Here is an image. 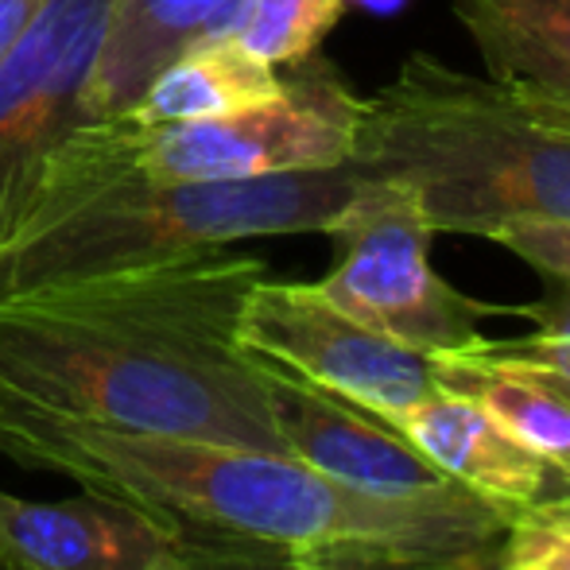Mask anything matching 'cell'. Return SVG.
Segmentation results:
<instances>
[{
  "instance_id": "cell-12",
  "label": "cell",
  "mask_w": 570,
  "mask_h": 570,
  "mask_svg": "<svg viewBox=\"0 0 570 570\" xmlns=\"http://www.w3.org/2000/svg\"><path fill=\"white\" fill-rule=\"evenodd\" d=\"M245 0H117L78 101V125L117 120L175 55L222 36Z\"/></svg>"
},
{
  "instance_id": "cell-17",
  "label": "cell",
  "mask_w": 570,
  "mask_h": 570,
  "mask_svg": "<svg viewBox=\"0 0 570 570\" xmlns=\"http://www.w3.org/2000/svg\"><path fill=\"white\" fill-rule=\"evenodd\" d=\"M342 12L345 0H245L222 36H233L268 67H295L318 51Z\"/></svg>"
},
{
  "instance_id": "cell-20",
  "label": "cell",
  "mask_w": 570,
  "mask_h": 570,
  "mask_svg": "<svg viewBox=\"0 0 570 570\" xmlns=\"http://www.w3.org/2000/svg\"><path fill=\"white\" fill-rule=\"evenodd\" d=\"M179 570H307V559L299 551L272 548V543H253V540H214L198 559H190Z\"/></svg>"
},
{
  "instance_id": "cell-24",
  "label": "cell",
  "mask_w": 570,
  "mask_h": 570,
  "mask_svg": "<svg viewBox=\"0 0 570 570\" xmlns=\"http://www.w3.org/2000/svg\"><path fill=\"white\" fill-rule=\"evenodd\" d=\"M559 106H563V101H559Z\"/></svg>"
},
{
  "instance_id": "cell-4",
  "label": "cell",
  "mask_w": 570,
  "mask_h": 570,
  "mask_svg": "<svg viewBox=\"0 0 570 570\" xmlns=\"http://www.w3.org/2000/svg\"><path fill=\"white\" fill-rule=\"evenodd\" d=\"M368 187L357 159L253 179H114L43 203L0 248V299L229 248L279 233H331Z\"/></svg>"
},
{
  "instance_id": "cell-22",
  "label": "cell",
  "mask_w": 570,
  "mask_h": 570,
  "mask_svg": "<svg viewBox=\"0 0 570 570\" xmlns=\"http://www.w3.org/2000/svg\"><path fill=\"white\" fill-rule=\"evenodd\" d=\"M0 570H36V567H28V563H23V559L8 556V551L0 548Z\"/></svg>"
},
{
  "instance_id": "cell-8",
  "label": "cell",
  "mask_w": 570,
  "mask_h": 570,
  "mask_svg": "<svg viewBox=\"0 0 570 570\" xmlns=\"http://www.w3.org/2000/svg\"><path fill=\"white\" fill-rule=\"evenodd\" d=\"M117 0H43L0 59V248L23 229L70 128Z\"/></svg>"
},
{
  "instance_id": "cell-14",
  "label": "cell",
  "mask_w": 570,
  "mask_h": 570,
  "mask_svg": "<svg viewBox=\"0 0 570 570\" xmlns=\"http://www.w3.org/2000/svg\"><path fill=\"white\" fill-rule=\"evenodd\" d=\"M435 381L439 389L473 400L524 451L543 458L570 489V381L478 357L470 350L435 357Z\"/></svg>"
},
{
  "instance_id": "cell-3",
  "label": "cell",
  "mask_w": 570,
  "mask_h": 570,
  "mask_svg": "<svg viewBox=\"0 0 570 570\" xmlns=\"http://www.w3.org/2000/svg\"><path fill=\"white\" fill-rule=\"evenodd\" d=\"M353 159L435 233L570 226V106L412 55L361 101Z\"/></svg>"
},
{
  "instance_id": "cell-6",
  "label": "cell",
  "mask_w": 570,
  "mask_h": 570,
  "mask_svg": "<svg viewBox=\"0 0 570 570\" xmlns=\"http://www.w3.org/2000/svg\"><path fill=\"white\" fill-rule=\"evenodd\" d=\"M326 237L338 245V264L318 279V292L407 350L462 353L481 342V318L509 315V307H489L446 284L431 264L435 229L373 179Z\"/></svg>"
},
{
  "instance_id": "cell-18",
  "label": "cell",
  "mask_w": 570,
  "mask_h": 570,
  "mask_svg": "<svg viewBox=\"0 0 570 570\" xmlns=\"http://www.w3.org/2000/svg\"><path fill=\"white\" fill-rule=\"evenodd\" d=\"M497 570H570V493L504 517Z\"/></svg>"
},
{
  "instance_id": "cell-21",
  "label": "cell",
  "mask_w": 570,
  "mask_h": 570,
  "mask_svg": "<svg viewBox=\"0 0 570 570\" xmlns=\"http://www.w3.org/2000/svg\"><path fill=\"white\" fill-rule=\"evenodd\" d=\"M39 8H43V0H0V59L12 51V43Z\"/></svg>"
},
{
  "instance_id": "cell-19",
  "label": "cell",
  "mask_w": 570,
  "mask_h": 570,
  "mask_svg": "<svg viewBox=\"0 0 570 570\" xmlns=\"http://www.w3.org/2000/svg\"><path fill=\"white\" fill-rule=\"evenodd\" d=\"M303 559H307V570H497V543L473 551H439V556L334 548V551H311Z\"/></svg>"
},
{
  "instance_id": "cell-9",
  "label": "cell",
  "mask_w": 570,
  "mask_h": 570,
  "mask_svg": "<svg viewBox=\"0 0 570 570\" xmlns=\"http://www.w3.org/2000/svg\"><path fill=\"white\" fill-rule=\"evenodd\" d=\"M222 535L187 532L125 497L23 501L0 489V548L36 570H179Z\"/></svg>"
},
{
  "instance_id": "cell-15",
  "label": "cell",
  "mask_w": 570,
  "mask_h": 570,
  "mask_svg": "<svg viewBox=\"0 0 570 570\" xmlns=\"http://www.w3.org/2000/svg\"><path fill=\"white\" fill-rule=\"evenodd\" d=\"M279 90L284 78L276 75V67L245 51L233 36H210L156 70L125 117L136 125L210 120L276 98Z\"/></svg>"
},
{
  "instance_id": "cell-23",
  "label": "cell",
  "mask_w": 570,
  "mask_h": 570,
  "mask_svg": "<svg viewBox=\"0 0 570 570\" xmlns=\"http://www.w3.org/2000/svg\"><path fill=\"white\" fill-rule=\"evenodd\" d=\"M345 4H365V8H376V12H389V8H396L400 0H345Z\"/></svg>"
},
{
  "instance_id": "cell-1",
  "label": "cell",
  "mask_w": 570,
  "mask_h": 570,
  "mask_svg": "<svg viewBox=\"0 0 570 570\" xmlns=\"http://www.w3.org/2000/svg\"><path fill=\"white\" fill-rule=\"evenodd\" d=\"M264 261L229 248L0 299V400L114 431L287 454L237 318Z\"/></svg>"
},
{
  "instance_id": "cell-10",
  "label": "cell",
  "mask_w": 570,
  "mask_h": 570,
  "mask_svg": "<svg viewBox=\"0 0 570 570\" xmlns=\"http://www.w3.org/2000/svg\"><path fill=\"white\" fill-rule=\"evenodd\" d=\"M261 381L284 451L307 462L311 470L389 497L439 493V489L454 485L381 415L326 389H315L303 376L264 357Z\"/></svg>"
},
{
  "instance_id": "cell-13",
  "label": "cell",
  "mask_w": 570,
  "mask_h": 570,
  "mask_svg": "<svg viewBox=\"0 0 570 570\" xmlns=\"http://www.w3.org/2000/svg\"><path fill=\"white\" fill-rule=\"evenodd\" d=\"M489 78L570 106V0H454Z\"/></svg>"
},
{
  "instance_id": "cell-5",
  "label": "cell",
  "mask_w": 570,
  "mask_h": 570,
  "mask_svg": "<svg viewBox=\"0 0 570 570\" xmlns=\"http://www.w3.org/2000/svg\"><path fill=\"white\" fill-rule=\"evenodd\" d=\"M361 101L331 62H295L268 101L210 120L136 125L128 117L78 125L51 151L36 210L114 179L195 183L307 171L353 159ZM31 210V214H36Z\"/></svg>"
},
{
  "instance_id": "cell-16",
  "label": "cell",
  "mask_w": 570,
  "mask_h": 570,
  "mask_svg": "<svg viewBox=\"0 0 570 570\" xmlns=\"http://www.w3.org/2000/svg\"><path fill=\"white\" fill-rule=\"evenodd\" d=\"M493 240H501L504 248H512L520 261L540 272L543 295L524 307H509V315H520L535 326L532 334L509 342L481 338L478 345H470V353L570 381V226H512L497 233Z\"/></svg>"
},
{
  "instance_id": "cell-11",
  "label": "cell",
  "mask_w": 570,
  "mask_h": 570,
  "mask_svg": "<svg viewBox=\"0 0 570 570\" xmlns=\"http://www.w3.org/2000/svg\"><path fill=\"white\" fill-rule=\"evenodd\" d=\"M392 428L446 481L485 501L501 517L570 493L567 481L543 458L524 451L501 423H493L473 400L458 392L435 389L428 400L400 412Z\"/></svg>"
},
{
  "instance_id": "cell-7",
  "label": "cell",
  "mask_w": 570,
  "mask_h": 570,
  "mask_svg": "<svg viewBox=\"0 0 570 570\" xmlns=\"http://www.w3.org/2000/svg\"><path fill=\"white\" fill-rule=\"evenodd\" d=\"M237 342L264 361L303 376L392 423L439 389L435 357L368 331L334 307L318 284H284L261 276L237 318Z\"/></svg>"
},
{
  "instance_id": "cell-2",
  "label": "cell",
  "mask_w": 570,
  "mask_h": 570,
  "mask_svg": "<svg viewBox=\"0 0 570 570\" xmlns=\"http://www.w3.org/2000/svg\"><path fill=\"white\" fill-rule=\"evenodd\" d=\"M0 454L28 470L125 497L187 532L311 556L376 548L407 556L493 548L504 517L458 485L389 497L345 485L292 454L114 431L0 400Z\"/></svg>"
}]
</instances>
